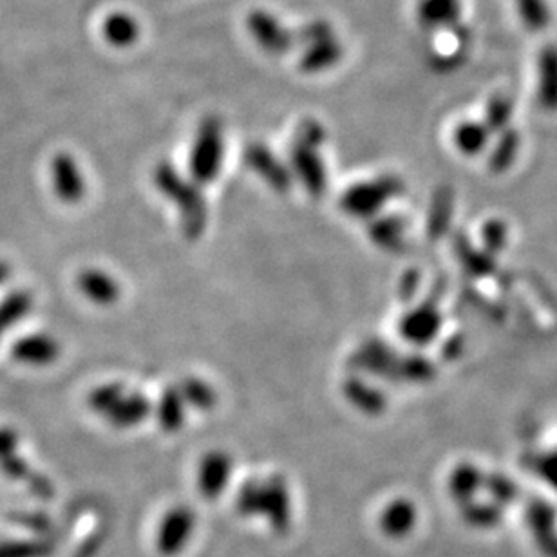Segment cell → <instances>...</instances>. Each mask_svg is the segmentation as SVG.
<instances>
[{"label":"cell","mask_w":557,"mask_h":557,"mask_svg":"<svg viewBox=\"0 0 557 557\" xmlns=\"http://www.w3.org/2000/svg\"><path fill=\"white\" fill-rule=\"evenodd\" d=\"M154 185L178 210L183 234L192 241L199 239L208 221L207 198L201 192V185L190 180L189 176H183L167 161L154 170Z\"/></svg>","instance_id":"6da1fadb"},{"label":"cell","mask_w":557,"mask_h":557,"mask_svg":"<svg viewBox=\"0 0 557 557\" xmlns=\"http://www.w3.org/2000/svg\"><path fill=\"white\" fill-rule=\"evenodd\" d=\"M326 129L321 122L306 118L299 123L292 147H290V170L293 180L299 181L313 198H321L328 189V170L322 158L326 143Z\"/></svg>","instance_id":"7a4b0ae2"},{"label":"cell","mask_w":557,"mask_h":557,"mask_svg":"<svg viewBox=\"0 0 557 557\" xmlns=\"http://www.w3.org/2000/svg\"><path fill=\"white\" fill-rule=\"evenodd\" d=\"M225 161V131L216 116H208L199 125L189 154V178L198 185L218 180Z\"/></svg>","instance_id":"3957f363"},{"label":"cell","mask_w":557,"mask_h":557,"mask_svg":"<svg viewBox=\"0 0 557 557\" xmlns=\"http://www.w3.org/2000/svg\"><path fill=\"white\" fill-rule=\"evenodd\" d=\"M404 192V183L397 176H380L371 181H360L344 190L340 208L351 218L371 219L382 212L389 201Z\"/></svg>","instance_id":"277c9868"},{"label":"cell","mask_w":557,"mask_h":557,"mask_svg":"<svg viewBox=\"0 0 557 557\" xmlns=\"http://www.w3.org/2000/svg\"><path fill=\"white\" fill-rule=\"evenodd\" d=\"M246 167L265 181L270 189L286 194L292 189L293 174L290 165L277 158L265 143H250L243 152Z\"/></svg>","instance_id":"5b68a950"},{"label":"cell","mask_w":557,"mask_h":557,"mask_svg":"<svg viewBox=\"0 0 557 557\" xmlns=\"http://www.w3.org/2000/svg\"><path fill=\"white\" fill-rule=\"evenodd\" d=\"M246 26L252 38L259 44V48L270 55L288 53L297 40L295 33L268 11H252L246 19Z\"/></svg>","instance_id":"8992f818"},{"label":"cell","mask_w":557,"mask_h":557,"mask_svg":"<svg viewBox=\"0 0 557 557\" xmlns=\"http://www.w3.org/2000/svg\"><path fill=\"white\" fill-rule=\"evenodd\" d=\"M196 529V516L189 507H174L170 509L158 527L156 534V548L161 556L172 557L180 554L183 547L189 543L192 532Z\"/></svg>","instance_id":"52a82bcc"},{"label":"cell","mask_w":557,"mask_h":557,"mask_svg":"<svg viewBox=\"0 0 557 557\" xmlns=\"http://www.w3.org/2000/svg\"><path fill=\"white\" fill-rule=\"evenodd\" d=\"M277 534H284L292 525L290 491L283 476H270L261 480V512Z\"/></svg>","instance_id":"ba28073f"},{"label":"cell","mask_w":557,"mask_h":557,"mask_svg":"<svg viewBox=\"0 0 557 557\" xmlns=\"http://www.w3.org/2000/svg\"><path fill=\"white\" fill-rule=\"evenodd\" d=\"M51 185L55 190V196L67 205L80 203L84 199V172L71 154L58 152L53 156V160H51Z\"/></svg>","instance_id":"9c48e42d"},{"label":"cell","mask_w":557,"mask_h":557,"mask_svg":"<svg viewBox=\"0 0 557 557\" xmlns=\"http://www.w3.org/2000/svg\"><path fill=\"white\" fill-rule=\"evenodd\" d=\"M151 413L152 404L149 398L140 391H133V389L122 386L116 398L111 402V406L107 407V411L102 416L113 427L131 429V427L142 424Z\"/></svg>","instance_id":"30bf717a"},{"label":"cell","mask_w":557,"mask_h":557,"mask_svg":"<svg viewBox=\"0 0 557 557\" xmlns=\"http://www.w3.org/2000/svg\"><path fill=\"white\" fill-rule=\"evenodd\" d=\"M416 20L429 33H447L463 22L462 0H420Z\"/></svg>","instance_id":"8fae6325"},{"label":"cell","mask_w":557,"mask_h":557,"mask_svg":"<svg viewBox=\"0 0 557 557\" xmlns=\"http://www.w3.org/2000/svg\"><path fill=\"white\" fill-rule=\"evenodd\" d=\"M232 474V458L225 451H210L198 467V489L203 498L218 500L227 489Z\"/></svg>","instance_id":"7c38bea8"},{"label":"cell","mask_w":557,"mask_h":557,"mask_svg":"<svg viewBox=\"0 0 557 557\" xmlns=\"http://www.w3.org/2000/svg\"><path fill=\"white\" fill-rule=\"evenodd\" d=\"M11 357L24 366L44 368L60 357V344L48 333H31L11 346Z\"/></svg>","instance_id":"4fadbf2b"},{"label":"cell","mask_w":557,"mask_h":557,"mask_svg":"<svg viewBox=\"0 0 557 557\" xmlns=\"http://www.w3.org/2000/svg\"><path fill=\"white\" fill-rule=\"evenodd\" d=\"M527 521L539 552L545 557H557V512L547 501H532Z\"/></svg>","instance_id":"5bb4252c"},{"label":"cell","mask_w":557,"mask_h":557,"mask_svg":"<svg viewBox=\"0 0 557 557\" xmlns=\"http://www.w3.org/2000/svg\"><path fill=\"white\" fill-rule=\"evenodd\" d=\"M536 98L543 111L557 113V46L547 44L536 62Z\"/></svg>","instance_id":"9a60e30c"},{"label":"cell","mask_w":557,"mask_h":557,"mask_svg":"<svg viewBox=\"0 0 557 557\" xmlns=\"http://www.w3.org/2000/svg\"><path fill=\"white\" fill-rule=\"evenodd\" d=\"M353 368L378 377H395L400 369V360L380 340H368L360 346L351 359Z\"/></svg>","instance_id":"2e32d148"},{"label":"cell","mask_w":557,"mask_h":557,"mask_svg":"<svg viewBox=\"0 0 557 557\" xmlns=\"http://www.w3.org/2000/svg\"><path fill=\"white\" fill-rule=\"evenodd\" d=\"M76 284L85 299L98 306H111L120 299V293H122L120 284L113 275L107 274L104 270H96V268L80 272Z\"/></svg>","instance_id":"e0dca14e"},{"label":"cell","mask_w":557,"mask_h":557,"mask_svg":"<svg viewBox=\"0 0 557 557\" xmlns=\"http://www.w3.org/2000/svg\"><path fill=\"white\" fill-rule=\"evenodd\" d=\"M418 512L415 503L406 498H398L388 503L380 516V529L388 538L400 539L409 536L416 527Z\"/></svg>","instance_id":"ac0fdd59"},{"label":"cell","mask_w":557,"mask_h":557,"mask_svg":"<svg viewBox=\"0 0 557 557\" xmlns=\"http://www.w3.org/2000/svg\"><path fill=\"white\" fill-rule=\"evenodd\" d=\"M440 328V317L433 306H422L407 312L400 321V333L413 344H427Z\"/></svg>","instance_id":"d6986e66"},{"label":"cell","mask_w":557,"mask_h":557,"mask_svg":"<svg viewBox=\"0 0 557 557\" xmlns=\"http://www.w3.org/2000/svg\"><path fill=\"white\" fill-rule=\"evenodd\" d=\"M342 55H344V49H342L339 37L335 35V37L326 38V40L306 46L303 57H301V69L306 73H321L330 67L337 66Z\"/></svg>","instance_id":"ffe728a7"},{"label":"cell","mask_w":557,"mask_h":557,"mask_svg":"<svg viewBox=\"0 0 557 557\" xmlns=\"http://www.w3.org/2000/svg\"><path fill=\"white\" fill-rule=\"evenodd\" d=\"M185 407L187 404L181 397L180 391L176 386H172L161 393L160 400L156 407H152V411L165 433H176L185 424V415H187Z\"/></svg>","instance_id":"44dd1931"},{"label":"cell","mask_w":557,"mask_h":557,"mask_svg":"<svg viewBox=\"0 0 557 557\" xmlns=\"http://www.w3.org/2000/svg\"><path fill=\"white\" fill-rule=\"evenodd\" d=\"M485 476L473 463H462L449 476V492L460 505L473 501L474 496L483 489Z\"/></svg>","instance_id":"7402d4cb"},{"label":"cell","mask_w":557,"mask_h":557,"mask_svg":"<svg viewBox=\"0 0 557 557\" xmlns=\"http://www.w3.org/2000/svg\"><path fill=\"white\" fill-rule=\"evenodd\" d=\"M342 389H344V397L350 400V404L366 415H380L386 407L384 395L378 389L369 386L366 380L348 378Z\"/></svg>","instance_id":"603a6c76"},{"label":"cell","mask_w":557,"mask_h":557,"mask_svg":"<svg viewBox=\"0 0 557 557\" xmlns=\"http://www.w3.org/2000/svg\"><path fill=\"white\" fill-rule=\"evenodd\" d=\"M104 37L116 48H129L140 38V24L134 17L123 11L111 13L104 22Z\"/></svg>","instance_id":"cb8c5ba5"},{"label":"cell","mask_w":557,"mask_h":557,"mask_svg":"<svg viewBox=\"0 0 557 557\" xmlns=\"http://www.w3.org/2000/svg\"><path fill=\"white\" fill-rule=\"evenodd\" d=\"M492 133L483 122H462L454 129L453 142L465 156H476L487 149Z\"/></svg>","instance_id":"d4e9b609"},{"label":"cell","mask_w":557,"mask_h":557,"mask_svg":"<svg viewBox=\"0 0 557 557\" xmlns=\"http://www.w3.org/2000/svg\"><path fill=\"white\" fill-rule=\"evenodd\" d=\"M404 219L398 216H384V218L373 219V223L369 225V237L375 245L395 252L404 241Z\"/></svg>","instance_id":"484cf974"},{"label":"cell","mask_w":557,"mask_h":557,"mask_svg":"<svg viewBox=\"0 0 557 557\" xmlns=\"http://www.w3.org/2000/svg\"><path fill=\"white\" fill-rule=\"evenodd\" d=\"M33 310V295L26 290H15L0 301V331L15 328Z\"/></svg>","instance_id":"4316f807"},{"label":"cell","mask_w":557,"mask_h":557,"mask_svg":"<svg viewBox=\"0 0 557 557\" xmlns=\"http://www.w3.org/2000/svg\"><path fill=\"white\" fill-rule=\"evenodd\" d=\"M176 388L180 391L185 404L198 411H210L218 404V393L207 380L198 377L183 378Z\"/></svg>","instance_id":"83f0119b"},{"label":"cell","mask_w":557,"mask_h":557,"mask_svg":"<svg viewBox=\"0 0 557 557\" xmlns=\"http://www.w3.org/2000/svg\"><path fill=\"white\" fill-rule=\"evenodd\" d=\"M462 507L463 520L474 529H494L500 525L501 507L496 503H478V501H467L460 505Z\"/></svg>","instance_id":"f1b7e54d"},{"label":"cell","mask_w":557,"mask_h":557,"mask_svg":"<svg viewBox=\"0 0 557 557\" xmlns=\"http://www.w3.org/2000/svg\"><path fill=\"white\" fill-rule=\"evenodd\" d=\"M514 113V105L507 95L492 96L489 104L485 107V120L483 123L489 127L491 133L500 134L510 127Z\"/></svg>","instance_id":"f546056e"},{"label":"cell","mask_w":557,"mask_h":557,"mask_svg":"<svg viewBox=\"0 0 557 557\" xmlns=\"http://www.w3.org/2000/svg\"><path fill=\"white\" fill-rule=\"evenodd\" d=\"M516 11L525 28L530 31H541L550 24V8L547 0H514Z\"/></svg>","instance_id":"4dcf8cb0"},{"label":"cell","mask_w":557,"mask_h":557,"mask_svg":"<svg viewBox=\"0 0 557 557\" xmlns=\"http://www.w3.org/2000/svg\"><path fill=\"white\" fill-rule=\"evenodd\" d=\"M500 140L496 143L491 156V167L494 170H505L510 163L516 158L518 149H520V134L512 129H507L503 133L498 134Z\"/></svg>","instance_id":"1f68e13d"},{"label":"cell","mask_w":557,"mask_h":557,"mask_svg":"<svg viewBox=\"0 0 557 557\" xmlns=\"http://www.w3.org/2000/svg\"><path fill=\"white\" fill-rule=\"evenodd\" d=\"M237 510L241 516L252 518L261 512V480H246L237 492Z\"/></svg>","instance_id":"d6a6232c"},{"label":"cell","mask_w":557,"mask_h":557,"mask_svg":"<svg viewBox=\"0 0 557 557\" xmlns=\"http://www.w3.org/2000/svg\"><path fill=\"white\" fill-rule=\"evenodd\" d=\"M483 487L491 492V498L496 505H509L512 501H516L518 496V487L516 483L509 480L503 474H492V476H485Z\"/></svg>","instance_id":"836d02e7"},{"label":"cell","mask_w":557,"mask_h":557,"mask_svg":"<svg viewBox=\"0 0 557 557\" xmlns=\"http://www.w3.org/2000/svg\"><path fill=\"white\" fill-rule=\"evenodd\" d=\"M46 547L31 541H2L0 557H40L44 556Z\"/></svg>","instance_id":"e575fe53"},{"label":"cell","mask_w":557,"mask_h":557,"mask_svg":"<svg viewBox=\"0 0 557 557\" xmlns=\"http://www.w3.org/2000/svg\"><path fill=\"white\" fill-rule=\"evenodd\" d=\"M539 476L557 492V453H548L541 456L536 462Z\"/></svg>","instance_id":"d590c367"},{"label":"cell","mask_w":557,"mask_h":557,"mask_svg":"<svg viewBox=\"0 0 557 557\" xmlns=\"http://www.w3.org/2000/svg\"><path fill=\"white\" fill-rule=\"evenodd\" d=\"M19 449V435L11 427H0V460L17 453Z\"/></svg>","instance_id":"8d00e7d4"},{"label":"cell","mask_w":557,"mask_h":557,"mask_svg":"<svg viewBox=\"0 0 557 557\" xmlns=\"http://www.w3.org/2000/svg\"><path fill=\"white\" fill-rule=\"evenodd\" d=\"M11 275V266L6 263V261H0V286L4 283H8Z\"/></svg>","instance_id":"74e56055"},{"label":"cell","mask_w":557,"mask_h":557,"mask_svg":"<svg viewBox=\"0 0 557 557\" xmlns=\"http://www.w3.org/2000/svg\"><path fill=\"white\" fill-rule=\"evenodd\" d=\"M2 335H4V333H2V331H0V339H2Z\"/></svg>","instance_id":"f35d334b"}]
</instances>
